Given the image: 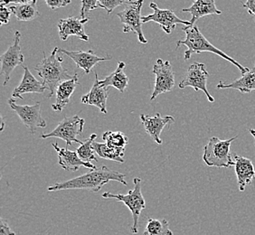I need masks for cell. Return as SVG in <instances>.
Returning <instances> with one entry per match:
<instances>
[{"label":"cell","instance_id":"cell-34","mask_svg":"<svg viewBox=\"0 0 255 235\" xmlns=\"http://www.w3.org/2000/svg\"><path fill=\"white\" fill-rule=\"evenodd\" d=\"M243 5L247 10V12L252 16L255 17V0H248V1H246V3L243 4Z\"/></svg>","mask_w":255,"mask_h":235},{"label":"cell","instance_id":"cell-7","mask_svg":"<svg viewBox=\"0 0 255 235\" xmlns=\"http://www.w3.org/2000/svg\"><path fill=\"white\" fill-rule=\"evenodd\" d=\"M85 120L84 118L79 117L78 115H74L73 117L64 118L62 121H60L57 127L47 134H43L42 138L48 137H57L65 141L67 146H72L73 143H78L82 145L83 142L80 141L77 137L83 134Z\"/></svg>","mask_w":255,"mask_h":235},{"label":"cell","instance_id":"cell-13","mask_svg":"<svg viewBox=\"0 0 255 235\" xmlns=\"http://www.w3.org/2000/svg\"><path fill=\"white\" fill-rule=\"evenodd\" d=\"M58 54L67 55L69 58H71L74 61L77 68L83 69L84 73L86 74H90L92 69L94 68V66L97 65L99 63H103V62L112 60V56H110V55H106L104 57H100L95 54L94 50L74 52V51H68V50L58 48Z\"/></svg>","mask_w":255,"mask_h":235},{"label":"cell","instance_id":"cell-33","mask_svg":"<svg viewBox=\"0 0 255 235\" xmlns=\"http://www.w3.org/2000/svg\"><path fill=\"white\" fill-rule=\"evenodd\" d=\"M0 235H16L15 232L11 230L7 222L3 218L0 219Z\"/></svg>","mask_w":255,"mask_h":235},{"label":"cell","instance_id":"cell-10","mask_svg":"<svg viewBox=\"0 0 255 235\" xmlns=\"http://www.w3.org/2000/svg\"><path fill=\"white\" fill-rule=\"evenodd\" d=\"M152 73L156 79L154 91L150 97L151 102L160 94L171 92L175 86V73L169 61L157 59V63L153 66Z\"/></svg>","mask_w":255,"mask_h":235},{"label":"cell","instance_id":"cell-27","mask_svg":"<svg viewBox=\"0 0 255 235\" xmlns=\"http://www.w3.org/2000/svg\"><path fill=\"white\" fill-rule=\"evenodd\" d=\"M97 137L96 134H92L90 137L86 138L84 142L76 149L79 157L84 162L91 163L92 161L98 162V159L95 157V151L93 148V143L94 139Z\"/></svg>","mask_w":255,"mask_h":235},{"label":"cell","instance_id":"cell-24","mask_svg":"<svg viewBox=\"0 0 255 235\" xmlns=\"http://www.w3.org/2000/svg\"><path fill=\"white\" fill-rule=\"evenodd\" d=\"M126 64L124 62H119L118 67L113 72V74L108 75L106 78L100 81V85L103 87H113L117 89L121 93H123L128 85V77L124 69Z\"/></svg>","mask_w":255,"mask_h":235},{"label":"cell","instance_id":"cell-25","mask_svg":"<svg viewBox=\"0 0 255 235\" xmlns=\"http://www.w3.org/2000/svg\"><path fill=\"white\" fill-rule=\"evenodd\" d=\"M93 148L99 157L103 159L123 163L125 156V148H113L106 143H93Z\"/></svg>","mask_w":255,"mask_h":235},{"label":"cell","instance_id":"cell-2","mask_svg":"<svg viewBox=\"0 0 255 235\" xmlns=\"http://www.w3.org/2000/svg\"><path fill=\"white\" fill-rule=\"evenodd\" d=\"M183 31L186 33V38L184 40H178L177 42V47L176 48L177 49L181 45L187 46V50L184 54L185 61H187V60L191 58L193 54H201V53L208 52V53L216 54L222 58L225 59L226 61L230 62L231 64L236 65V67L240 70L241 74H246L250 70V69L243 66L238 62H236L235 59L232 58L229 55H227L224 51L218 49L215 45H213L208 40L206 39L205 35L202 34L201 31L197 25L185 26L183 28Z\"/></svg>","mask_w":255,"mask_h":235},{"label":"cell","instance_id":"cell-16","mask_svg":"<svg viewBox=\"0 0 255 235\" xmlns=\"http://www.w3.org/2000/svg\"><path fill=\"white\" fill-rule=\"evenodd\" d=\"M53 147L58 154V163L61 167L66 171H77L80 167H85L94 170L97 167H94L92 163L84 162L79 157L76 151L69 150L67 148L58 147L57 143H53Z\"/></svg>","mask_w":255,"mask_h":235},{"label":"cell","instance_id":"cell-6","mask_svg":"<svg viewBox=\"0 0 255 235\" xmlns=\"http://www.w3.org/2000/svg\"><path fill=\"white\" fill-rule=\"evenodd\" d=\"M143 2L140 1H129V3L125 5V8L119 12L117 16L123 23V32L129 33L133 32L137 35V40L141 44H147V40L145 38L142 31V9Z\"/></svg>","mask_w":255,"mask_h":235},{"label":"cell","instance_id":"cell-17","mask_svg":"<svg viewBox=\"0 0 255 235\" xmlns=\"http://www.w3.org/2000/svg\"><path fill=\"white\" fill-rule=\"evenodd\" d=\"M16 16L18 21L29 22L39 16L37 9V1H1Z\"/></svg>","mask_w":255,"mask_h":235},{"label":"cell","instance_id":"cell-9","mask_svg":"<svg viewBox=\"0 0 255 235\" xmlns=\"http://www.w3.org/2000/svg\"><path fill=\"white\" fill-rule=\"evenodd\" d=\"M208 77L209 73L205 64L194 63L187 69V74H185L184 78L182 79L181 82L178 84V87L180 89L192 87L196 92L202 91L206 94L207 100L210 103H214L215 98L208 92L206 87Z\"/></svg>","mask_w":255,"mask_h":235},{"label":"cell","instance_id":"cell-3","mask_svg":"<svg viewBox=\"0 0 255 235\" xmlns=\"http://www.w3.org/2000/svg\"><path fill=\"white\" fill-rule=\"evenodd\" d=\"M57 53L58 47H55L48 57L45 56L44 52V59L34 68L42 78L44 88L49 91L48 98L54 97L60 84L74 77L64 68L63 56H58Z\"/></svg>","mask_w":255,"mask_h":235},{"label":"cell","instance_id":"cell-5","mask_svg":"<svg viewBox=\"0 0 255 235\" xmlns=\"http://www.w3.org/2000/svg\"><path fill=\"white\" fill-rule=\"evenodd\" d=\"M141 178L135 177L133 179L134 188L129 190L127 195L113 194L110 192L103 193L102 196L106 199H116L117 201L123 202L127 206L132 215L133 225L130 227V233L133 235L138 234V219L143 210L146 209V202L141 192Z\"/></svg>","mask_w":255,"mask_h":235},{"label":"cell","instance_id":"cell-20","mask_svg":"<svg viewBox=\"0 0 255 235\" xmlns=\"http://www.w3.org/2000/svg\"><path fill=\"white\" fill-rule=\"evenodd\" d=\"M24 69V76L21 80V83L13 91L12 99H21L23 100V94L25 93H39L43 94L46 89L44 88L42 82L37 81L34 75L30 72L29 68L26 66H22Z\"/></svg>","mask_w":255,"mask_h":235},{"label":"cell","instance_id":"cell-32","mask_svg":"<svg viewBox=\"0 0 255 235\" xmlns=\"http://www.w3.org/2000/svg\"><path fill=\"white\" fill-rule=\"evenodd\" d=\"M45 3L51 9L54 10L71 4V0H45Z\"/></svg>","mask_w":255,"mask_h":235},{"label":"cell","instance_id":"cell-21","mask_svg":"<svg viewBox=\"0 0 255 235\" xmlns=\"http://www.w3.org/2000/svg\"><path fill=\"white\" fill-rule=\"evenodd\" d=\"M78 80V74H75L73 79L60 84L55 93V103L52 105L54 112L61 113L67 106V104L70 103L71 96L73 95L76 87L80 85Z\"/></svg>","mask_w":255,"mask_h":235},{"label":"cell","instance_id":"cell-19","mask_svg":"<svg viewBox=\"0 0 255 235\" xmlns=\"http://www.w3.org/2000/svg\"><path fill=\"white\" fill-rule=\"evenodd\" d=\"M237 184L239 191L244 192L246 186L251 185L255 180V169L253 162L249 158L241 156H235Z\"/></svg>","mask_w":255,"mask_h":235},{"label":"cell","instance_id":"cell-18","mask_svg":"<svg viewBox=\"0 0 255 235\" xmlns=\"http://www.w3.org/2000/svg\"><path fill=\"white\" fill-rule=\"evenodd\" d=\"M94 85L88 93L83 96L82 103L86 105H93L101 111L103 114H107V100L109 96V88L100 85L98 74H94Z\"/></svg>","mask_w":255,"mask_h":235},{"label":"cell","instance_id":"cell-8","mask_svg":"<svg viewBox=\"0 0 255 235\" xmlns=\"http://www.w3.org/2000/svg\"><path fill=\"white\" fill-rule=\"evenodd\" d=\"M10 108L20 118L22 123L27 127L30 134L34 135L37 128L46 127V121L41 115V103L36 102L34 105H18L15 100L8 101Z\"/></svg>","mask_w":255,"mask_h":235},{"label":"cell","instance_id":"cell-36","mask_svg":"<svg viewBox=\"0 0 255 235\" xmlns=\"http://www.w3.org/2000/svg\"><path fill=\"white\" fill-rule=\"evenodd\" d=\"M249 131H250L251 134H252V136L255 137V129H254V128H250V129H249Z\"/></svg>","mask_w":255,"mask_h":235},{"label":"cell","instance_id":"cell-28","mask_svg":"<svg viewBox=\"0 0 255 235\" xmlns=\"http://www.w3.org/2000/svg\"><path fill=\"white\" fill-rule=\"evenodd\" d=\"M103 139L113 148H125L128 142V137L122 131H106L103 133Z\"/></svg>","mask_w":255,"mask_h":235},{"label":"cell","instance_id":"cell-4","mask_svg":"<svg viewBox=\"0 0 255 235\" xmlns=\"http://www.w3.org/2000/svg\"><path fill=\"white\" fill-rule=\"evenodd\" d=\"M238 136L231 137L229 139H220L219 137H213L204 147L203 160L208 167H231L236 165L235 158L231 155L230 147L232 143Z\"/></svg>","mask_w":255,"mask_h":235},{"label":"cell","instance_id":"cell-22","mask_svg":"<svg viewBox=\"0 0 255 235\" xmlns=\"http://www.w3.org/2000/svg\"><path fill=\"white\" fill-rule=\"evenodd\" d=\"M183 12L190 13L192 18L190 26L195 25L197 20L206 15H221V10L216 7V2L214 0H196L193 2L192 5L187 8H183Z\"/></svg>","mask_w":255,"mask_h":235},{"label":"cell","instance_id":"cell-1","mask_svg":"<svg viewBox=\"0 0 255 235\" xmlns=\"http://www.w3.org/2000/svg\"><path fill=\"white\" fill-rule=\"evenodd\" d=\"M126 176L121 172L115 171L111 168L103 166L94 169L90 173L74 177L68 181L56 183L54 186L48 187V192L61 191V190H74L84 189L97 193L104 185L110 181H117L124 186H128L125 181Z\"/></svg>","mask_w":255,"mask_h":235},{"label":"cell","instance_id":"cell-12","mask_svg":"<svg viewBox=\"0 0 255 235\" xmlns=\"http://www.w3.org/2000/svg\"><path fill=\"white\" fill-rule=\"evenodd\" d=\"M21 34L19 31H15L14 34V42L8 49L5 51L4 54L1 55V71L0 74L4 75V86H5L9 82L10 75L14 69L17 66H22L24 63V54L21 51Z\"/></svg>","mask_w":255,"mask_h":235},{"label":"cell","instance_id":"cell-35","mask_svg":"<svg viewBox=\"0 0 255 235\" xmlns=\"http://www.w3.org/2000/svg\"><path fill=\"white\" fill-rule=\"evenodd\" d=\"M1 127H0V131H3L4 130V127H5V121H4V118L3 116H1Z\"/></svg>","mask_w":255,"mask_h":235},{"label":"cell","instance_id":"cell-26","mask_svg":"<svg viewBox=\"0 0 255 235\" xmlns=\"http://www.w3.org/2000/svg\"><path fill=\"white\" fill-rule=\"evenodd\" d=\"M143 235H174L169 227L168 222L166 219H154L149 218L147 226L144 229Z\"/></svg>","mask_w":255,"mask_h":235},{"label":"cell","instance_id":"cell-30","mask_svg":"<svg viewBox=\"0 0 255 235\" xmlns=\"http://www.w3.org/2000/svg\"><path fill=\"white\" fill-rule=\"evenodd\" d=\"M81 3H82V8L80 11V18L81 19L88 18L87 15L91 11L99 8L98 0H92V1L82 0Z\"/></svg>","mask_w":255,"mask_h":235},{"label":"cell","instance_id":"cell-23","mask_svg":"<svg viewBox=\"0 0 255 235\" xmlns=\"http://www.w3.org/2000/svg\"><path fill=\"white\" fill-rule=\"evenodd\" d=\"M217 89H235L242 93H250L255 91V64L254 68L249 70L246 74H242L240 78L236 79L230 84L219 82Z\"/></svg>","mask_w":255,"mask_h":235},{"label":"cell","instance_id":"cell-11","mask_svg":"<svg viewBox=\"0 0 255 235\" xmlns=\"http://www.w3.org/2000/svg\"><path fill=\"white\" fill-rule=\"evenodd\" d=\"M149 7L153 9V14L142 16V23L146 24L148 22H155L160 25L162 30L167 34H170L173 30H175L178 24L190 26V22L180 19L176 13L171 9H160L156 3L151 2Z\"/></svg>","mask_w":255,"mask_h":235},{"label":"cell","instance_id":"cell-15","mask_svg":"<svg viewBox=\"0 0 255 235\" xmlns=\"http://www.w3.org/2000/svg\"><path fill=\"white\" fill-rule=\"evenodd\" d=\"M89 21V17L85 19H81L80 17L74 16L60 20L58 23L60 39L66 41L69 36H77L80 39L88 42L89 35L85 33L84 25Z\"/></svg>","mask_w":255,"mask_h":235},{"label":"cell","instance_id":"cell-14","mask_svg":"<svg viewBox=\"0 0 255 235\" xmlns=\"http://www.w3.org/2000/svg\"><path fill=\"white\" fill-rule=\"evenodd\" d=\"M140 120L145 127V131L158 145H161L163 143L160 138V134H161L162 130L164 129V127L167 125L169 126L171 124H174L176 121L174 117L169 116V115L162 117L160 113H156L154 116L141 114Z\"/></svg>","mask_w":255,"mask_h":235},{"label":"cell","instance_id":"cell-29","mask_svg":"<svg viewBox=\"0 0 255 235\" xmlns=\"http://www.w3.org/2000/svg\"><path fill=\"white\" fill-rule=\"evenodd\" d=\"M129 1L126 0H100L98 1L99 7H102L107 11L108 15L113 13V10L120 5H127Z\"/></svg>","mask_w":255,"mask_h":235},{"label":"cell","instance_id":"cell-31","mask_svg":"<svg viewBox=\"0 0 255 235\" xmlns=\"http://www.w3.org/2000/svg\"><path fill=\"white\" fill-rule=\"evenodd\" d=\"M11 11L6 5L0 3V22L1 25H6L9 23Z\"/></svg>","mask_w":255,"mask_h":235}]
</instances>
